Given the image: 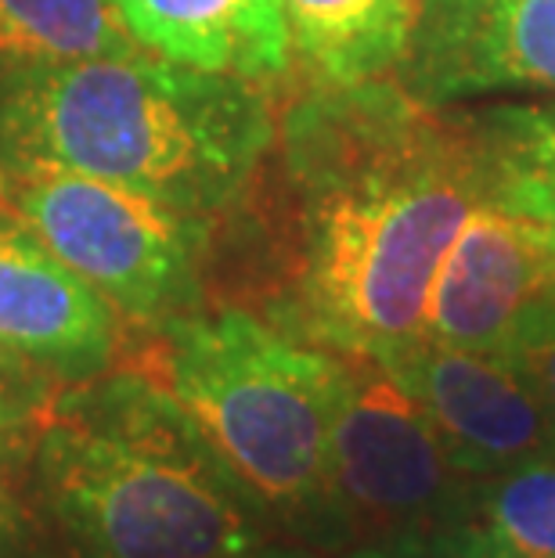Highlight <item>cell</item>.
Segmentation results:
<instances>
[{
	"label": "cell",
	"instance_id": "19",
	"mask_svg": "<svg viewBox=\"0 0 555 558\" xmlns=\"http://www.w3.org/2000/svg\"><path fill=\"white\" fill-rule=\"evenodd\" d=\"M228 558H317L314 548H292V541H278V544H267V548H260V551H250V555H228Z\"/></svg>",
	"mask_w": 555,
	"mask_h": 558
},
{
	"label": "cell",
	"instance_id": "21",
	"mask_svg": "<svg viewBox=\"0 0 555 558\" xmlns=\"http://www.w3.org/2000/svg\"><path fill=\"white\" fill-rule=\"evenodd\" d=\"M0 213H8V209H4V206H0Z\"/></svg>",
	"mask_w": 555,
	"mask_h": 558
},
{
	"label": "cell",
	"instance_id": "12",
	"mask_svg": "<svg viewBox=\"0 0 555 558\" xmlns=\"http://www.w3.org/2000/svg\"><path fill=\"white\" fill-rule=\"evenodd\" d=\"M289 51L306 83L394 76L422 0H281Z\"/></svg>",
	"mask_w": 555,
	"mask_h": 558
},
{
	"label": "cell",
	"instance_id": "18",
	"mask_svg": "<svg viewBox=\"0 0 555 558\" xmlns=\"http://www.w3.org/2000/svg\"><path fill=\"white\" fill-rule=\"evenodd\" d=\"M505 361L534 386L541 408L548 414L552 454H555V295L541 300L534 311L523 317L516 339L509 342V350H505Z\"/></svg>",
	"mask_w": 555,
	"mask_h": 558
},
{
	"label": "cell",
	"instance_id": "11",
	"mask_svg": "<svg viewBox=\"0 0 555 558\" xmlns=\"http://www.w3.org/2000/svg\"><path fill=\"white\" fill-rule=\"evenodd\" d=\"M148 54L275 83L292 69L281 0H112Z\"/></svg>",
	"mask_w": 555,
	"mask_h": 558
},
{
	"label": "cell",
	"instance_id": "8",
	"mask_svg": "<svg viewBox=\"0 0 555 558\" xmlns=\"http://www.w3.org/2000/svg\"><path fill=\"white\" fill-rule=\"evenodd\" d=\"M548 295H555V231L483 202L441 264L426 339L505 357L523 317Z\"/></svg>",
	"mask_w": 555,
	"mask_h": 558
},
{
	"label": "cell",
	"instance_id": "3",
	"mask_svg": "<svg viewBox=\"0 0 555 558\" xmlns=\"http://www.w3.org/2000/svg\"><path fill=\"white\" fill-rule=\"evenodd\" d=\"M33 476L73 558H228L292 541L137 367L62 386Z\"/></svg>",
	"mask_w": 555,
	"mask_h": 558
},
{
	"label": "cell",
	"instance_id": "10",
	"mask_svg": "<svg viewBox=\"0 0 555 558\" xmlns=\"http://www.w3.org/2000/svg\"><path fill=\"white\" fill-rule=\"evenodd\" d=\"M386 367L426 408L447 454L469 480L555 458L548 414L534 386L505 357L426 339Z\"/></svg>",
	"mask_w": 555,
	"mask_h": 558
},
{
	"label": "cell",
	"instance_id": "7",
	"mask_svg": "<svg viewBox=\"0 0 555 558\" xmlns=\"http://www.w3.org/2000/svg\"><path fill=\"white\" fill-rule=\"evenodd\" d=\"M394 76L426 105L555 90V0H422Z\"/></svg>",
	"mask_w": 555,
	"mask_h": 558
},
{
	"label": "cell",
	"instance_id": "14",
	"mask_svg": "<svg viewBox=\"0 0 555 558\" xmlns=\"http://www.w3.org/2000/svg\"><path fill=\"white\" fill-rule=\"evenodd\" d=\"M466 123L480 148L487 206L555 231V101L480 109Z\"/></svg>",
	"mask_w": 555,
	"mask_h": 558
},
{
	"label": "cell",
	"instance_id": "13",
	"mask_svg": "<svg viewBox=\"0 0 555 558\" xmlns=\"http://www.w3.org/2000/svg\"><path fill=\"white\" fill-rule=\"evenodd\" d=\"M426 551L436 558H555V458L476 480L466 515Z\"/></svg>",
	"mask_w": 555,
	"mask_h": 558
},
{
	"label": "cell",
	"instance_id": "2",
	"mask_svg": "<svg viewBox=\"0 0 555 558\" xmlns=\"http://www.w3.org/2000/svg\"><path fill=\"white\" fill-rule=\"evenodd\" d=\"M278 137L270 83L159 54L0 73V151L101 177L220 220L256 187Z\"/></svg>",
	"mask_w": 555,
	"mask_h": 558
},
{
	"label": "cell",
	"instance_id": "15",
	"mask_svg": "<svg viewBox=\"0 0 555 558\" xmlns=\"http://www.w3.org/2000/svg\"><path fill=\"white\" fill-rule=\"evenodd\" d=\"M137 51L112 0H0V73Z\"/></svg>",
	"mask_w": 555,
	"mask_h": 558
},
{
	"label": "cell",
	"instance_id": "17",
	"mask_svg": "<svg viewBox=\"0 0 555 558\" xmlns=\"http://www.w3.org/2000/svg\"><path fill=\"white\" fill-rule=\"evenodd\" d=\"M58 393H62L58 378L0 350V454L29 450L37 444V433Z\"/></svg>",
	"mask_w": 555,
	"mask_h": 558
},
{
	"label": "cell",
	"instance_id": "6",
	"mask_svg": "<svg viewBox=\"0 0 555 558\" xmlns=\"http://www.w3.org/2000/svg\"><path fill=\"white\" fill-rule=\"evenodd\" d=\"M328 454V551H426L476 490L386 364L342 357Z\"/></svg>",
	"mask_w": 555,
	"mask_h": 558
},
{
	"label": "cell",
	"instance_id": "16",
	"mask_svg": "<svg viewBox=\"0 0 555 558\" xmlns=\"http://www.w3.org/2000/svg\"><path fill=\"white\" fill-rule=\"evenodd\" d=\"M0 558H73L33 476V447L0 454Z\"/></svg>",
	"mask_w": 555,
	"mask_h": 558
},
{
	"label": "cell",
	"instance_id": "20",
	"mask_svg": "<svg viewBox=\"0 0 555 558\" xmlns=\"http://www.w3.org/2000/svg\"><path fill=\"white\" fill-rule=\"evenodd\" d=\"M342 558H436L430 551H383V548H369V551H350V555H342Z\"/></svg>",
	"mask_w": 555,
	"mask_h": 558
},
{
	"label": "cell",
	"instance_id": "4",
	"mask_svg": "<svg viewBox=\"0 0 555 558\" xmlns=\"http://www.w3.org/2000/svg\"><path fill=\"white\" fill-rule=\"evenodd\" d=\"M134 367L167 389L286 537L328 551V454L347 367L339 353L224 303L148 328Z\"/></svg>",
	"mask_w": 555,
	"mask_h": 558
},
{
	"label": "cell",
	"instance_id": "9",
	"mask_svg": "<svg viewBox=\"0 0 555 558\" xmlns=\"http://www.w3.org/2000/svg\"><path fill=\"white\" fill-rule=\"evenodd\" d=\"M126 320L26 223L0 213V350L62 386L120 367Z\"/></svg>",
	"mask_w": 555,
	"mask_h": 558
},
{
	"label": "cell",
	"instance_id": "1",
	"mask_svg": "<svg viewBox=\"0 0 555 558\" xmlns=\"http://www.w3.org/2000/svg\"><path fill=\"white\" fill-rule=\"evenodd\" d=\"M286 267L270 320L339 357L397 364L426 342L430 295L469 213L487 202L462 112L397 76L306 83L278 116Z\"/></svg>",
	"mask_w": 555,
	"mask_h": 558
},
{
	"label": "cell",
	"instance_id": "5",
	"mask_svg": "<svg viewBox=\"0 0 555 558\" xmlns=\"http://www.w3.org/2000/svg\"><path fill=\"white\" fill-rule=\"evenodd\" d=\"M0 206L94 284L126 325L203 306L214 223L65 166L0 151Z\"/></svg>",
	"mask_w": 555,
	"mask_h": 558
}]
</instances>
